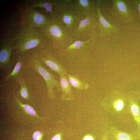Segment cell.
Segmentation results:
<instances>
[{
    "mask_svg": "<svg viewBox=\"0 0 140 140\" xmlns=\"http://www.w3.org/2000/svg\"><path fill=\"white\" fill-rule=\"evenodd\" d=\"M16 39L13 49L19 54L38 46L43 41L40 32L36 28L27 26L21 29Z\"/></svg>",
    "mask_w": 140,
    "mask_h": 140,
    "instance_id": "obj_1",
    "label": "cell"
},
{
    "mask_svg": "<svg viewBox=\"0 0 140 140\" xmlns=\"http://www.w3.org/2000/svg\"><path fill=\"white\" fill-rule=\"evenodd\" d=\"M30 64L35 70L44 79L49 97L51 99L54 98L55 97V88H57L58 90H60L59 82L56 79L51 73L43 66L41 63L36 58L31 59Z\"/></svg>",
    "mask_w": 140,
    "mask_h": 140,
    "instance_id": "obj_2",
    "label": "cell"
},
{
    "mask_svg": "<svg viewBox=\"0 0 140 140\" xmlns=\"http://www.w3.org/2000/svg\"><path fill=\"white\" fill-rule=\"evenodd\" d=\"M22 12L23 22L26 26L42 28L50 22L43 14L31 6L26 7Z\"/></svg>",
    "mask_w": 140,
    "mask_h": 140,
    "instance_id": "obj_3",
    "label": "cell"
},
{
    "mask_svg": "<svg viewBox=\"0 0 140 140\" xmlns=\"http://www.w3.org/2000/svg\"><path fill=\"white\" fill-rule=\"evenodd\" d=\"M104 108L110 113L120 114L124 111L126 108V102L124 98L120 96L110 98L102 103Z\"/></svg>",
    "mask_w": 140,
    "mask_h": 140,
    "instance_id": "obj_4",
    "label": "cell"
},
{
    "mask_svg": "<svg viewBox=\"0 0 140 140\" xmlns=\"http://www.w3.org/2000/svg\"><path fill=\"white\" fill-rule=\"evenodd\" d=\"M41 63L44 64L51 70L60 75H66L67 74L66 69L54 58L50 56L40 53L36 57Z\"/></svg>",
    "mask_w": 140,
    "mask_h": 140,
    "instance_id": "obj_5",
    "label": "cell"
},
{
    "mask_svg": "<svg viewBox=\"0 0 140 140\" xmlns=\"http://www.w3.org/2000/svg\"><path fill=\"white\" fill-rule=\"evenodd\" d=\"M13 45L11 43L5 42L1 45L0 48V68L5 69L10 64V58Z\"/></svg>",
    "mask_w": 140,
    "mask_h": 140,
    "instance_id": "obj_6",
    "label": "cell"
},
{
    "mask_svg": "<svg viewBox=\"0 0 140 140\" xmlns=\"http://www.w3.org/2000/svg\"><path fill=\"white\" fill-rule=\"evenodd\" d=\"M60 90L61 97L64 100H72L75 99V96L70 84L66 75H59Z\"/></svg>",
    "mask_w": 140,
    "mask_h": 140,
    "instance_id": "obj_7",
    "label": "cell"
},
{
    "mask_svg": "<svg viewBox=\"0 0 140 140\" xmlns=\"http://www.w3.org/2000/svg\"><path fill=\"white\" fill-rule=\"evenodd\" d=\"M42 31L50 38L55 40H59L63 35V32L59 25L55 23L50 22L41 28Z\"/></svg>",
    "mask_w": 140,
    "mask_h": 140,
    "instance_id": "obj_8",
    "label": "cell"
},
{
    "mask_svg": "<svg viewBox=\"0 0 140 140\" xmlns=\"http://www.w3.org/2000/svg\"><path fill=\"white\" fill-rule=\"evenodd\" d=\"M66 75L71 86L76 90H82L88 88L87 83L80 80L76 76L68 74Z\"/></svg>",
    "mask_w": 140,
    "mask_h": 140,
    "instance_id": "obj_9",
    "label": "cell"
},
{
    "mask_svg": "<svg viewBox=\"0 0 140 140\" xmlns=\"http://www.w3.org/2000/svg\"><path fill=\"white\" fill-rule=\"evenodd\" d=\"M129 106L130 112L137 124V128L140 130L139 105L136 100L132 99L130 101Z\"/></svg>",
    "mask_w": 140,
    "mask_h": 140,
    "instance_id": "obj_10",
    "label": "cell"
},
{
    "mask_svg": "<svg viewBox=\"0 0 140 140\" xmlns=\"http://www.w3.org/2000/svg\"><path fill=\"white\" fill-rule=\"evenodd\" d=\"M99 9H98L97 10L99 20L104 33L107 35L111 32L117 31V29L110 24L102 15Z\"/></svg>",
    "mask_w": 140,
    "mask_h": 140,
    "instance_id": "obj_11",
    "label": "cell"
},
{
    "mask_svg": "<svg viewBox=\"0 0 140 140\" xmlns=\"http://www.w3.org/2000/svg\"><path fill=\"white\" fill-rule=\"evenodd\" d=\"M114 7L123 16H127L129 15V9L124 1L121 0L113 1Z\"/></svg>",
    "mask_w": 140,
    "mask_h": 140,
    "instance_id": "obj_12",
    "label": "cell"
},
{
    "mask_svg": "<svg viewBox=\"0 0 140 140\" xmlns=\"http://www.w3.org/2000/svg\"><path fill=\"white\" fill-rule=\"evenodd\" d=\"M30 4V6L32 8H44L47 12L52 13V4L51 2L43 0H36L31 1Z\"/></svg>",
    "mask_w": 140,
    "mask_h": 140,
    "instance_id": "obj_13",
    "label": "cell"
},
{
    "mask_svg": "<svg viewBox=\"0 0 140 140\" xmlns=\"http://www.w3.org/2000/svg\"><path fill=\"white\" fill-rule=\"evenodd\" d=\"M23 59L21 56L19 57L14 68L12 71L5 78L4 81L8 80L11 78H15L19 75L18 74L21 70L23 64Z\"/></svg>",
    "mask_w": 140,
    "mask_h": 140,
    "instance_id": "obj_14",
    "label": "cell"
},
{
    "mask_svg": "<svg viewBox=\"0 0 140 140\" xmlns=\"http://www.w3.org/2000/svg\"><path fill=\"white\" fill-rule=\"evenodd\" d=\"M15 78L20 85V94L21 96L25 99H28L29 97L28 92L24 79L20 75H18Z\"/></svg>",
    "mask_w": 140,
    "mask_h": 140,
    "instance_id": "obj_15",
    "label": "cell"
},
{
    "mask_svg": "<svg viewBox=\"0 0 140 140\" xmlns=\"http://www.w3.org/2000/svg\"><path fill=\"white\" fill-rule=\"evenodd\" d=\"M114 135L116 140H134L131 135L121 131L115 130Z\"/></svg>",
    "mask_w": 140,
    "mask_h": 140,
    "instance_id": "obj_16",
    "label": "cell"
},
{
    "mask_svg": "<svg viewBox=\"0 0 140 140\" xmlns=\"http://www.w3.org/2000/svg\"><path fill=\"white\" fill-rule=\"evenodd\" d=\"M16 99L17 102L22 106L25 110L29 114L33 115H36L35 111L31 107L27 104H22L17 99Z\"/></svg>",
    "mask_w": 140,
    "mask_h": 140,
    "instance_id": "obj_17",
    "label": "cell"
},
{
    "mask_svg": "<svg viewBox=\"0 0 140 140\" xmlns=\"http://www.w3.org/2000/svg\"><path fill=\"white\" fill-rule=\"evenodd\" d=\"M85 42L80 41H77L69 46L67 48L70 50L74 49H78L83 46Z\"/></svg>",
    "mask_w": 140,
    "mask_h": 140,
    "instance_id": "obj_18",
    "label": "cell"
},
{
    "mask_svg": "<svg viewBox=\"0 0 140 140\" xmlns=\"http://www.w3.org/2000/svg\"><path fill=\"white\" fill-rule=\"evenodd\" d=\"M62 20L66 25H70L72 24L73 22V19L72 17L68 14H66L63 17Z\"/></svg>",
    "mask_w": 140,
    "mask_h": 140,
    "instance_id": "obj_19",
    "label": "cell"
},
{
    "mask_svg": "<svg viewBox=\"0 0 140 140\" xmlns=\"http://www.w3.org/2000/svg\"><path fill=\"white\" fill-rule=\"evenodd\" d=\"M90 21V19L88 17L86 18L85 19L81 21L79 25V28H82L87 25L89 23Z\"/></svg>",
    "mask_w": 140,
    "mask_h": 140,
    "instance_id": "obj_20",
    "label": "cell"
},
{
    "mask_svg": "<svg viewBox=\"0 0 140 140\" xmlns=\"http://www.w3.org/2000/svg\"><path fill=\"white\" fill-rule=\"evenodd\" d=\"M41 132L39 131L35 132L33 135V140H39L41 137Z\"/></svg>",
    "mask_w": 140,
    "mask_h": 140,
    "instance_id": "obj_21",
    "label": "cell"
},
{
    "mask_svg": "<svg viewBox=\"0 0 140 140\" xmlns=\"http://www.w3.org/2000/svg\"><path fill=\"white\" fill-rule=\"evenodd\" d=\"M79 2L80 4L83 7H87L89 5V2L88 0H80L79 1Z\"/></svg>",
    "mask_w": 140,
    "mask_h": 140,
    "instance_id": "obj_22",
    "label": "cell"
},
{
    "mask_svg": "<svg viewBox=\"0 0 140 140\" xmlns=\"http://www.w3.org/2000/svg\"><path fill=\"white\" fill-rule=\"evenodd\" d=\"M62 134L61 133H58L55 135L51 140H61Z\"/></svg>",
    "mask_w": 140,
    "mask_h": 140,
    "instance_id": "obj_23",
    "label": "cell"
},
{
    "mask_svg": "<svg viewBox=\"0 0 140 140\" xmlns=\"http://www.w3.org/2000/svg\"><path fill=\"white\" fill-rule=\"evenodd\" d=\"M133 2L137 7L140 15V0H134Z\"/></svg>",
    "mask_w": 140,
    "mask_h": 140,
    "instance_id": "obj_24",
    "label": "cell"
},
{
    "mask_svg": "<svg viewBox=\"0 0 140 140\" xmlns=\"http://www.w3.org/2000/svg\"><path fill=\"white\" fill-rule=\"evenodd\" d=\"M83 140H94V139L93 136L91 135L88 134L84 137Z\"/></svg>",
    "mask_w": 140,
    "mask_h": 140,
    "instance_id": "obj_25",
    "label": "cell"
},
{
    "mask_svg": "<svg viewBox=\"0 0 140 140\" xmlns=\"http://www.w3.org/2000/svg\"><path fill=\"white\" fill-rule=\"evenodd\" d=\"M102 140H108L107 136L106 135L104 136Z\"/></svg>",
    "mask_w": 140,
    "mask_h": 140,
    "instance_id": "obj_26",
    "label": "cell"
},
{
    "mask_svg": "<svg viewBox=\"0 0 140 140\" xmlns=\"http://www.w3.org/2000/svg\"><path fill=\"white\" fill-rule=\"evenodd\" d=\"M139 115H140V104L139 105Z\"/></svg>",
    "mask_w": 140,
    "mask_h": 140,
    "instance_id": "obj_27",
    "label": "cell"
}]
</instances>
